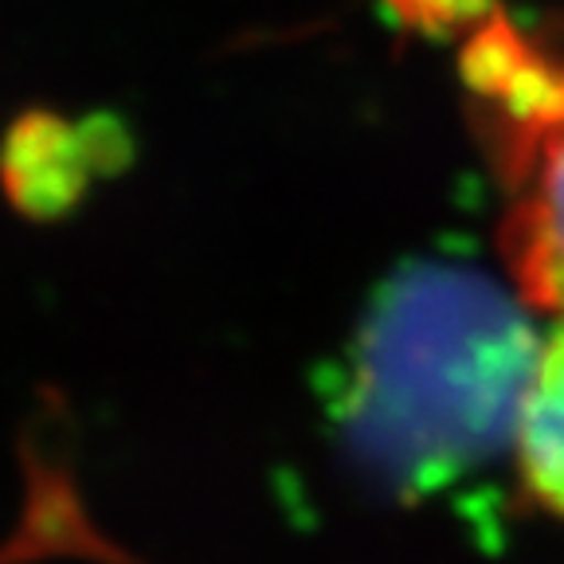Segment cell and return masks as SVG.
Returning <instances> with one entry per match:
<instances>
[{
	"instance_id": "obj_1",
	"label": "cell",
	"mask_w": 564,
	"mask_h": 564,
	"mask_svg": "<svg viewBox=\"0 0 564 564\" xmlns=\"http://www.w3.org/2000/svg\"><path fill=\"white\" fill-rule=\"evenodd\" d=\"M463 83L502 185V263L521 306L564 322V47L506 17L475 28Z\"/></svg>"
},
{
	"instance_id": "obj_2",
	"label": "cell",
	"mask_w": 564,
	"mask_h": 564,
	"mask_svg": "<svg viewBox=\"0 0 564 564\" xmlns=\"http://www.w3.org/2000/svg\"><path fill=\"white\" fill-rule=\"evenodd\" d=\"M510 447L525 502L564 521V322H553L533 349Z\"/></svg>"
}]
</instances>
